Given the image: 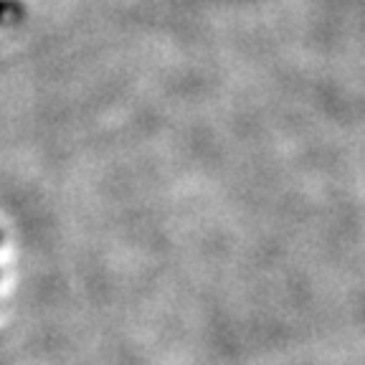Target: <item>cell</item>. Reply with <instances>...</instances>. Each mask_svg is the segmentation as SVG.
Wrapping results in <instances>:
<instances>
[{"label":"cell","mask_w":365,"mask_h":365,"mask_svg":"<svg viewBox=\"0 0 365 365\" xmlns=\"http://www.w3.org/2000/svg\"><path fill=\"white\" fill-rule=\"evenodd\" d=\"M21 13V6L13 0H0V23H6L8 18H16Z\"/></svg>","instance_id":"6da1fadb"}]
</instances>
